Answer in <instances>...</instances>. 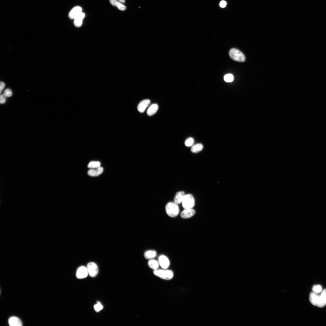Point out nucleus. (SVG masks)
Masks as SVG:
<instances>
[{
  "label": "nucleus",
  "mask_w": 326,
  "mask_h": 326,
  "mask_svg": "<svg viewBox=\"0 0 326 326\" xmlns=\"http://www.w3.org/2000/svg\"><path fill=\"white\" fill-rule=\"evenodd\" d=\"M165 210L167 214L172 217L177 216L180 212V209L178 205L174 202L168 203L166 206Z\"/></svg>",
  "instance_id": "nucleus-1"
},
{
  "label": "nucleus",
  "mask_w": 326,
  "mask_h": 326,
  "mask_svg": "<svg viewBox=\"0 0 326 326\" xmlns=\"http://www.w3.org/2000/svg\"><path fill=\"white\" fill-rule=\"evenodd\" d=\"M230 58L234 60L240 62H243L246 60L245 57L241 51L236 48L231 49L229 52Z\"/></svg>",
  "instance_id": "nucleus-2"
},
{
  "label": "nucleus",
  "mask_w": 326,
  "mask_h": 326,
  "mask_svg": "<svg viewBox=\"0 0 326 326\" xmlns=\"http://www.w3.org/2000/svg\"><path fill=\"white\" fill-rule=\"evenodd\" d=\"M154 274L155 276L166 280H171L173 277V272L169 270L157 269L154 270Z\"/></svg>",
  "instance_id": "nucleus-3"
},
{
  "label": "nucleus",
  "mask_w": 326,
  "mask_h": 326,
  "mask_svg": "<svg viewBox=\"0 0 326 326\" xmlns=\"http://www.w3.org/2000/svg\"><path fill=\"white\" fill-rule=\"evenodd\" d=\"M182 203L184 209L193 208L195 205L193 196L191 194H185Z\"/></svg>",
  "instance_id": "nucleus-4"
},
{
  "label": "nucleus",
  "mask_w": 326,
  "mask_h": 326,
  "mask_svg": "<svg viewBox=\"0 0 326 326\" xmlns=\"http://www.w3.org/2000/svg\"><path fill=\"white\" fill-rule=\"evenodd\" d=\"M89 275L92 277L97 276L99 272L98 267L96 264L92 262L89 263L87 267Z\"/></svg>",
  "instance_id": "nucleus-5"
},
{
  "label": "nucleus",
  "mask_w": 326,
  "mask_h": 326,
  "mask_svg": "<svg viewBox=\"0 0 326 326\" xmlns=\"http://www.w3.org/2000/svg\"><path fill=\"white\" fill-rule=\"evenodd\" d=\"M88 274L87 268L84 266H81L77 270L76 277L78 279H83L86 278Z\"/></svg>",
  "instance_id": "nucleus-6"
},
{
  "label": "nucleus",
  "mask_w": 326,
  "mask_h": 326,
  "mask_svg": "<svg viewBox=\"0 0 326 326\" xmlns=\"http://www.w3.org/2000/svg\"><path fill=\"white\" fill-rule=\"evenodd\" d=\"M159 263L161 267L164 269L167 268L170 265V262L168 257L166 256L162 255L159 257Z\"/></svg>",
  "instance_id": "nucleus-7"
},
{
  "label": "nucleus",
  "mask_w": 326,
  "mask_h": 326,
  "mask_svg": "<svg viewBox=\"0 0 326 326\" xmlns=\"http://www.w3.org/2000/svg\"><path fill=\"white\" fill-rule=\"evenodd\" d=\"M195 214V211L193 208L185 209L182 212L181 216L183 219H188L193 216Z\"/></svg>",
  "instance_id": "nucleus-8"
},
{
  "label": "nucleus",
  "mask_w": 326,
  "mask_h": 326,
  "mask_svg": "<svg viewBox=\"0 0 326 326\" xmlns=\"http://www.w3.org/2000/svg\"><path fill=\"white\" fill-rule=\"evenodd\" d=\"M82 12V9L79 6L73 8L70 12L69 17L71 19H74L76 17Z\"/></svg>",
  "instance_id": "nucleus-9"
},
{
  "label": "nucleus",
  "mask_w": 326,
  "mask_h": 326,
  "mask_svg": "<svg viewBox=\"0 0 326 326\" xmlns=\"http://www.w3.org/2000/svg\"><path fill=\"white\" fill-rule=\"evenodd\" d=\"M150 103L151 101L149 100H145L141 101L138 106L139 112L141 113H144Z\"/></svg>",
  "instance_id": "nucleus-10"
},
{
  "label": "nucleus",
  "mask_w": 326,
  "mask_h": 326,
  "mask_svg": "<svg viewBox=\"0 0 326 326\" xmlns=\"http://www.w3.org/2000/svg\"><path fill=\"white\" fill-rule=\"evenodd\" d=\"M8 323L11 326H21L22 323L21 320L18 318L13 317H10Z\"/></svg>",
  "instance_id": "nucleus-11"
},
{
  "label": "nucleus",
  "mask_w": 326,
  "mask_h": 326,
  "mask_svg": "<svg viewBox=\"0 0 326 326\" xmlns=\"http://www.w3.org/2000/svg\"><path fill=\"white\" fill-rule=\"evenodd\" d=\"M184 192L181 191L177 193L174 198V202L178 205L182 203L185 195Z\"/></svg>",
  "instance_id": "nucleus-12"
},
{
  "label": "nucleus",
  "mask_w": 326,
  "mask_h": 326,
  "mask_svg": "<svg viewBox=\"0 0 326 326\" xmlns=\"http://www.w3.org/2000/svg\"><path fill=\"white\" fill-rule=\"evenodd\" d=\"M103 171V168L100 167L97 168L91 169L88 171V174L91 176H97L102 174Z\"/></svg>",
  "instance_id": "nucleus-13"
},
{
  "label": "nucleus",
  "mask_w": 326,
  "mask_h": 326,
  "mask_svg": "<svg viewBox=\"0 0 326 326\" xmlns=\"http://www.w3.org/2000/svg\"><path fill=\"white\" fill-rule=\"evenodd\" d=\"M85 17V14L83 12H81L74 19V25L77 27H80L82 25L83 21Z\"/></svg>",
  "instance_id": "nucleus-14"
},
{
  "label": "nucleus",
  "mask_w": 326,
  "mask_h": 326,
  "mask_svg": "<svg viewBox=\"0 0 326 326\" xmlns=\"http://www.w3.org/2000/svg\"><path fill=\"white\" fill-rule=\"evenodd\" d=\"M319 295L314 293H311L309 296V300L311 303L315 306H317L319 300Z\"/></svg>",
  "instance_id": "nucleus-15"
},
{
  "label": "nucleus",
  "mask_w": 326,
  "mask_h": 326,
  "mask_svg": "<svg viewBox=\"0 0 326 326\" xmlns=\"http://www.w3.org/2000/svg\"><path fill=\"white\" fill-rule=\"evenodd\" d=\"M158 109V106L157 104H153L148 108L147 112V114L149 116L153 115L157 112Z\"/></svg>",
  "instance_id": "nucleus-16"
},
{
  "label": "nucleus",
  "mask_w": 326,
  "mask_h": 326,
  "mask_svg": "<svg viewBox=\"0 0 326 326\" xmlns=\"http://www.w3.org/2000/svg\"><path fill=\"white\" fill-rule=\"evenodd\" d=\"M157 255L156 251L154 250H149L146 251L144 254V256L146 259H152L155 257Z\"/></svg>",
  "instance_id": "nucleus-17"
},
{
  "label": "nucleus",
  "mask_w": 326,
  "mask_h": 326,
  "mask_svg": "<svg viewBox=\"0 0 326 326\" xmlns=\"http://www.w3.org/2000/svg\"><path fill=\"white\" fill-rule=\"evenodd\" d=\"M110 2L113 6H117L119 10L121 11H124L126 9V6L120 2L115 0H110Z\"/></svg>",
  "instance_id": "nucleus-18"
},
{
  "label": "nucleus",
  "mask_w": 326,
  "mask_h": 326,
  "mask_svg": "<svg viewBox=\"0 0 326 326\" xmlns=\"http://www.w3.org/2000/svg\"><path fill=\"white\" fill-rule=\"evenodd\" d=\"M203 148V146L202 144H197L192 146L191 151L193 153H196L202 151Z\"/></svg>",
  "instance_id": "nucleus-19"
},
{
  "label": "nucleus",
  "mask_w": 326,
  "mask_h": 326,
  "mask_svg": "<svg viewBox=\"0 0 326 326\" xmlns=\"http://www.w3.org/2000/svg\"><path fill=\"white\" fill-rule=\"evenodd\" d=\"M159 262L156 260L151 259L148 262V265L151 268L154 270H157L159 267Z\"/></svg>",
  "instance_id": "nucleus-20"
},
{
  "label": "nucleus",
  "mask_w": 326,
  "mask_h": 326,
  "mask_svg": "<svg viewBox=\"0 0 326 326\" xmlns=\"http://www.w3.org/2000/svg\"><path fill=\"white\" fill-rule=\"evenodd\" d=\"M101 163L99 161H92L88 165V168L92 169L100 167Z\"/></svg>",
  "instance_id": "nucleus-21"
},
{
  "label": "nucleus",
  "mask_w": 326,
  "mask_h": 326,
  "mask_svg": "<svg viewBox=\"0 0 326 326\" xmlns=\"http://www.w3.org/2000/svg\"><path fill=\"white\" fill-rule=\"evenodd\" d=\"M326 305V299L323 298L319 295V299L317 306L319 307H322Z\"/></svg>",
  "instance_id": "nucleus-22"
},
{
  "label": "nucleus",
  "mask_w": 326,
  "mask_h": 326,
  "mask_svg": "<svg viewBox=\"0 0 326 326\" xmlns=\"http://www.w3.org/2000/svg\"><path fill=\"white\" fill-rule=\"evenodd\" d=\"M312 290L313 293L317 294L321 292L322 291V288L320 285H315L312 287Z\"/></svg>",
  "instance_id": "nucleus-23"
},
{
  "label": "nucleus",
  "mask_w": 326,
  "mask_h": 326,
  "mask_svg": "<svg viewBox=\"0 0 326 326\" xmlns=\"http://www.w3.org/2000/svg\"><path fill=\"white\" fill-rule=\"evenodd\" d=\"M224 80L226 82H232L234 80V76L233 75L228 74L226 75L224 77Z\"/></svg>",
  "instance_id": "nucleus-24"
},
{
  "label": "nucleus",
  "mask_w": 326,
  "mask_h": 326,
  "mask_svg": "<svg viewBox=\"0 0 326 326\" xmlns=\"http://www.w3.org/2000/svg\"><path fill=\"white\" fill-rule=\"evenodd\" d=\"M194 142V140L193 138H189L185 140V144L187 147H190L193 146Z\"/></svg>",
  "instance_id": "nucleus-25"
},
{
  "label": "nucleus",
  "mask_w": 326,
  "mask_h": 326,
  "mask_svg": "<svg viewBox=\"0 0 326 326\" xmlns=\"http://www.w3.org/2000/svg\"><path fill=\"white\" fill-rule=\"evenodd\" d=\"M94 308L95 311L97 312H99L103 309V307L100 302H98L97 304L94 305Z\"/></svg>",
  "instance_id": "nucleus-26"
},
{
  "label": "nucleus",
  "mask_w": 326,
  "mask_h": 326,
  "mask_svg": "<svg viewBox=\"0 0 326 326\" xmlns=\"http://www.w3.org/2000/svg\"><path fill=\"white\" fill-rule=\"evenodd\" d=\"M12 90L9 89H7L4 91L3 94L6 97H9L12 96Z\"/></svg>",
  "instance_id": "nucleus-27"
},
{
  "label": "nucleus",
  "mask_w": 326,
  "mask_h": 326,
  "mask_svg": "<svg viewBox=\"0 0 326 326\" xmlns=\"http://www.w3.org/2000/svg\"><path fill=\"white\" fill-rule=\"evenodd\" d=\"M6 98L3 94H1L0 97V103L1 104H4L5 103Z\"/></svg>",
  "instance_id": "nucleus-28"
},
{
  "label": "nucleus",
  "mask_w": 326,
  "mask_h": 326,
  "mask_svg": "<svg viewBox=\"0 0 326 326\" xmlns=\"http://www.w3.org/2000/svg\"><path fill=\"white\" fill-rule=\"evenodd\" d=\"M320 296L323 298L326 299V289L322 290Z\"/></svg>",
  "instance_id": "nucleus-29"
},
{
  "label": "nucleus",
  "mask_w": 326,
  "mask_h": 326,
  "mask_svg": "<svg viewBox=\"0 0 326 326\" xmlns=\"http://www.w3.org/2000/svg\"><path fill=\"white\" fill-rule=\"evenodd\" d=\"M5 83L4 82H1V83H0V87H1V89H0V92H1V93L3 89H4L5 87Z\"/></svg>",
  "instance_id": "nucleus-30"
},
{
  "label": "nucleus",
  "mask_w": 326,
  "mask_h": 326,
  "mask_svg": "<svg viewBox=\"0 0 326 326\" xmlns=\"http://www.w3.org/2000/svg\"><path fill=\"white\" fill-rule=\"evenodd\" d=\"M226 5V3L225 1H222L220 3V6L222 8H224Z\"/></svg>",
  "instance_id": "nucleus-31"
},
{
  "label": "nucleus",
  "mask_w": 326,
  "mask_h": 326,
  "mask_svg": "<svg viewBox=\"0 0 326 326\" xmlns=\"http://www.w3.org/2000/svg\"><path fill=\"white\" fill-rule=\"evenodd\" d=\"M115 1H116L121 3H124L125 2V0H115Z\"/></svg>",
  "instance_id": "nucleus-32"
}]
</instances>
